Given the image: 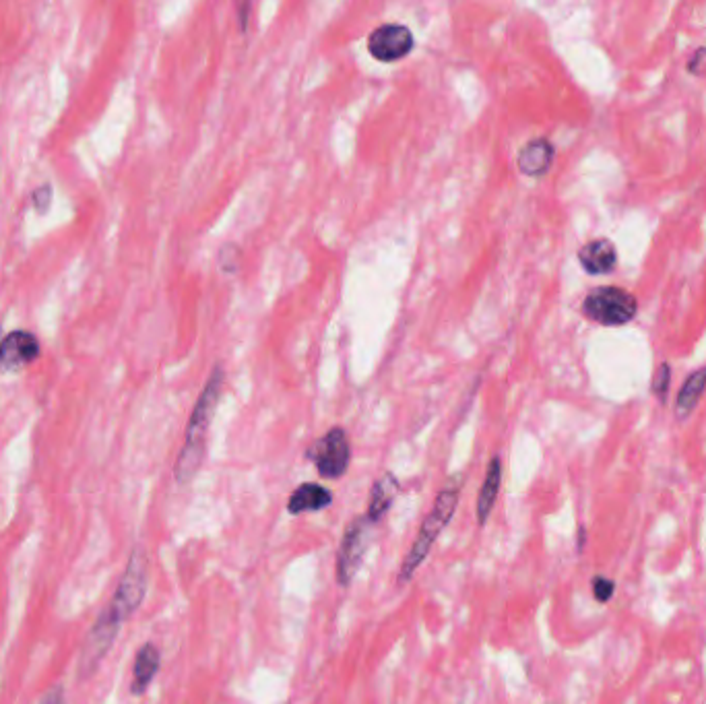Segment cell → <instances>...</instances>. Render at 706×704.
Returning <instances> with one entry per match:
<instances>
[{"mask_svg": "<svg viewBox=\"0 0 706 704\" xmlns=\"http://www.w3.org/2000/svg\"><path fill=\"white\" fill-rule=\"evenodd\" d=\"M221 387H223V368L215 366L195 409H192V415H190L188 426H186L184 446H182L176 467H174L176 482L180 486L190 484L203 465L207 434H209L213 415H215V409L219 403Z\"/></svg>", "mask_w": 706, "mask_h": 704, "instance_id": "cell-1", "label": "cell"}, {"mask_svg": "<svg viewBox=\"0 0 706 704\" xmlns=\"http://www.w3.org/2000/svg\"><path fill=\"white\" fill-rule=\"evenodd\" d=\"M459 496H461V488L459 486H446L436 496L432 510L428 512V517L424 519L420 533H417L409 554L405 556V560H403V564L399 568V576H397V585L399 587L407 585L415 576V572L420 570V566L426 562V558L430 556L436 539L440 537V533L448 527V523H451L453 517H455L457 506H459Z\"/></svg>", "mask_w": 706, "mask_h": 704, "instance_id": "cell-2", "label": "cell"}, {"mask_svg": "<svg viewBox=\"0 0 706 704\" xmlns=\"http://www.w3.org/2000/svg\"><path fill=\"white\" fill-rule=\"evenodd\" d=\"M583 314L601 327H624L636 318L638 300L624 287L601 285L587 294Z\"/></svg>", "mask_w": 706, "mask_h": 704, "instance_id": "cell-3", "label": "cell"}, {"mask_svg": "<svg viewBox=\"0 0 706 704\" xmlns=\"http://www.w3.org/2000/svg\"><path fill=\"white\" fill-rule=\"evenodd\" d=\"M147 568H149L147 554L143 552V548H135L131 558H128L126 570L114 593V599L108 605V610L120 624L126 622L139 610L147 595Z\"/></svg>", "mask_w": 706, "mask_h": 704, "instance_id": "cell-4", "label": "cell"}, {"mask_svg": "<svg viewBox=\"0 0 706 704\" xmlns=\"http://www.w3.org/2000/svg\"><path fill=\"white\" fill-rule=\"evenodd\" d=\"M370 525L372 523L366 517H358L347 525L343 533L341 546L337 552V562H335V576L341 587H349L351 581L356 579L358 570L362 568V562L372 541Z\"/></svg>", "mask_w": 706, "mask_h": 704, "instance_id": "cell-5", "label": "cell"}, {"mask_svg": "<svg viewBox=\"0 0 706 704\" xmlns=\"http://www.w3.org/2000/svg\"><path fill=\"white\" fill-rule=\"evenodd\" d=\"M320 477L339 479L351 463V446L343 428H331L323 438H318L308 451Z\"/></svg>", "mask_w": 706, "mask_h": 704, "instance_id": "cell-6", "label": "cell"}, {"mask_svg": "<svg viewBox=\"0 0 706 704\" xmlns=\"http://www.w3.org/2000/svg\"><path fill=\"white\" fill-rule=\"evenodd\" d=\"M120 630V622L112 616V612L106 610L100 614L98 622L93 624L89 636L85 638L83 649H81V657H79V678L87 680L91 678L98 667L102 665V661L106 659V655L110 653L114 640L118 636Z\"/></svg>", "mask_w": 706, "mask_h": 704, "instance_id": "cell-7", "label": "cell"}, {"mask_svg": "<svg viewBox=\"0 0 706 704\" xmlns=\"http://www.w3.org/2000/svg\"><path fill=\"white\" fill-rule=\"evenodd\" d=\"M413 34L409 27L389 23L374 29L368 38V52L378 62H397L413 50Z\"/></svg>", "mask_w": 706, "mask_h": 704, "instance_id": "cell-8", "label": "cell"}, {"mask_svg": "<svg viewBox=\"0 0 706 704\" xmlns=\"http://www.w3.org/2000/svg\"><path fill=\"white\" fill-rule=\"evenodd\" d=\"M40 356V343L36 335L27 331H15L0 341V368L21 370L34 364Z\"/></svg>", "mask_w": 706, "mask_h": 704, "instance_id": "cell-9", "label": "cell"}, {"mask_svg": "<svg viewBox=\"0 0 706 704\" xmlns=\"http://www.w3.org/2000/svg\"><path fill=\"white\" fill-rule=\"evenodd\" d=\"M579 263L589 275H609L618 265V248L609 238H595L581 246Z\"/></svg>", "mask_w": 706, "mask_h": 704, "instance_id": "cell-10", "label": "cell"}, {"mask_svg": "<svg viewBox=\"0 0 706 704\" xmlns=\"http://www.w3.org/2000/svg\"><path fill=\"white\" fill-rule=\"evenodd\" d=\"M556 157V147L550 139H531L517 155L519 170L529 178H541L550 172Z\"/></svg>", "mask_w": 706, "mask_h": 704, "instance_id": "cell-11", "label": "cell"}, {"mask_svg": "<svg viewBox=\"0 0 706 704\" xmlns=\"http://www.w3.org/2000/svg\"><path fill=\"white\" fill-rule=\"evenodd\" d=\"M331 504H333V492L329 488L308 482V484H300L292 492L290 500H287V512L298 517V515H304V512L325 510Z\"/></svg>", "mask_w": 706, "mask_h": 704, "instance_id": "cell-12", "label": "cell"}, {"mask_svg": "<svg viewBox=\"0 0 706 704\" xmlns=\"http://www.w3.org/2000/svg\"><path fill=\"white\" fill-rule=\"evenodd\" d=\"M399 479L393 473H384L382 477H378L372 490H370V500H368V510H366V519L374 525L378 523L387 512L391 510L395 498L399 496Z\"/></svg>", "mask_w": 706, "mask_h": 704, "instance_id": "cell-13", "label": "cell"}, {"mask_svg": "<svg viewBox=\"0 0 706 704\" xmlns=\"http://www.w3.org/2000/svg\"><path fill=\"white\" fill-rule=\"evenodd\" d=\"M500 486H502V461L500 457H494L488 465L486 471V479L484 484H481L479 496H477V523L486 525L492 510L496 506L498 494H500Z\"/></svg>", "mask_w": 706, "mask_h": 704, "instance_id": "cell-14", "label": "cell"}, {"mask_svg": "<svg viewBox=\"0 0 706 704\" xmlns=\"http://www.w3.org/2000/svg\"><path fill=\"white\" fill-rule=\"evenodd\" d=\"M159 663H162V655H159V649L153 643H145L137 651L135 667H133V684H131L133 694L139 696L149 688V684L157 676Z\"/></svg>", "mask_w": 706, "mask_h": 704, "instance_id": "cell-15", "label": "cell"}, {"mask_svg": "<svg viewBox=\"0 0 706 704\" xmlns=\"http://www.w3.org/2000/svg\"><path fill=\"white\" fill-rule=\"evenodd\" d=\"M704 391H706V366L694 370L686 378V382L682 384V389H680L678 399H676V413H678L680 420H686L688 415L696 409V405L700 403Z\"/></svg>", "mask_w": 706, "mask_h": 704, "instance_id": "cell-16", "label": "cell"}, {"mask_svg": "<svg viewBox=\"0 0 706 704\" xmlns=\"http://www.w3.org/2000/svg\"><path fill=\"white\" fill-rule=\"evenodd\" d=\"M669 384H671V366H669V362H663V364L657 368L655 376H653L651 393H653L657 399L665 401V397H667V393H669Z\"/></svg>", "mask_w": 706, "mask_h": 704, "instance_id": "cell-17", "label": "cell"}, {"mask_svg": "<svg viewBox=\"0 0 706 704\" xmlns=\"http://www.w3.org/2000/svg\"><path fill=\"white\" fill-rule=\"evenodd\" d=\"M591 587H593V595L599 603H607L609 599L614 597V591H616V583L612 579H605V576H595V579L591 581Z\"/></svg>", "mask_w": 706, "mask_h": 704, "instance_id": "cell-18", "label": "cell"}, {"mask_svg": "<svg viewBox=\"0 0 706 704\" xmlns=\"http://www.w3.org/2000/svg\"><path fill=\"white\" fill-rule=\"evenodd\" d=\"M50 197H52V188L48 184H44V186H40L34 192V199H31V201H34V205H36V209L40 213H44L48 209V205H50Z\"/></svg>", "mask_w": 706, "mask_h": 704, "instance_id": "cell-19", "label": "cell"}, {"mask_svg": "<svg viewBox=\"0 0 706 704\" xmlns=\"http://www.w3.org/2000/svg\"><path fill=\"white\" fill-rule=\"evenodd\" d=\"M40 704H67V694H64L62 686H54L42 696Z\"/></svg>", "mask_w": 706, "mask_h": 704, "instance_id": "cell-20", "label": "cell"}, {"mask_svg": "<svg viewBox=\"0 0 706 704\" xmlns=\"http://www.w3.org/2000/svg\"><path fill=\"white\" fill-rule=\"evenodd\" d=\"M706 58V48L702 46V48H698L696 50V54H694V58H690L688 60V71L690 73H694V75H698L700 73V67H702V60Z\"/></svg>", "mask_w": 706, "mask_h": 704, "instance_id": "cell-21", "label": "cell"}]
</instances>
